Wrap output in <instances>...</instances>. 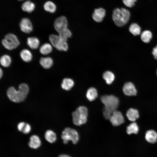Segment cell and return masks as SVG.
<instances>
[{
    "instance_id": "cell-1",
    "label": "cell",
    "mask_w": 157,
    "mask_h": 157,
    "mask_svg": "<svg viewBox=\"0 0 157 157\" xmlns=\"http://www.w3.org/2000/svg\"><path fill=\"white\" fill-rule=\"evenodd\" d=\"M29 91L27 84L22 83L19 84L18 90L13 87H9L7 90V94L12 101L19 103L23 101L26 97Z\"/></svg>"
},
{
    "instance_id": "cell-2",
    "label": "cell",
    "mask_w": 157,
    "mask_h": 157,
    "mask_svg": "<svg viewBox=\"0 0 157 157\" xmlns=\"http://www.w3.org/2000/svg\"><path fill=\"white\" fill-rule=\"evenodd\" d=\"M101 100L104 105L103 115L106 119H109L113 113L118 106L119 100L116 96L112 95L102 96Z\"/></svg>"
},
{
    "instance_id": "cell-3",
    "label": "cell",
    "mask_w": 157,
    "mask_h": 157,
    "mask_svg": "<svg viewBox=\"0 0 157 157\" xmlns=\"http://www.w3.org/2000/svg\"><path fill=\"white\" fill-rule=\"evenodd\" d=\"M130 15V12L127 9L122 8H117L113 11L112 17L116 26L122 27L127 23Z\"/></svg>"
},
{
    "instance_id": "cell-4",
    "label": "cell",
    "mask_w": 157,
    "mask_h": 157,
    "mask_svg": "<svg viewBox=\"0 0 157 157\" xmlns=\"http://www.w3.org/2000/svg\"><path fill=\"white\" fill-rule=\"evenodd\" d=\"M73 123L77 126H80L85 124L87 121L88 110L85 106H81L72 113Z\"/></svg>"
},
{
    "instance_id": "cell-5",
    "label": "cell",
    "mask_w": 157,
    "mask_h": 157,
    "mask_svg": "<svg viewBox=\"0 0 157 157\" xmlns=\"http://www.w3.org/2000/svg\"><path fill=\"white\" fill-rule=\"evenodd\" d=\"M61 137L65 144H67L69 141H71L73 144H75L79 139L78 132L75 129L69 127L65 128L62 132Z\"/></svg>"
},
{
    "instance_id": "cell-6",
    "label": "cell",
    "mask_w": 157,
    "mask_h": 157,
    "mask_svg": "<svg viewBox=\"0 0 157 157\" xmlns=\"http://www.w3.org/2000/svg\"><path fill=\"white\" fill-rule=\"evenodd\" d=\"M3 46L7 49L11 50L16 48L19 44V42L14 34L9 33L7 34L2 41Z\"/></svg>"
},
{
    "instance_id": "cell-7",
    "label": "cell",
    "mask_w": 157,
    "mask_h": 157,
    "mask_svg": "<svg viewBox=\"0 0 157 157\" xmlns=\"http://www.w3.org/2000/svg\"><path fill=\"white\" fill-rule=\"evenodd\" d=\"M49 40L52 45L59 51H66L68 49V45L66 42L63 40L59 35L53 34L50 35Z\"/></svg>"
},
{
    "instance_id": "cell-8",
    "label": "cell",
    "mask_w": 157,
    "mask_h": 157,
    "mask_svg": "<svg viewBox=\"0 0 157 157\" xmlns=\"http://www.w3.org/2000/svg\"><path fill=\"white\" fill-rule=\"evenodd\" d=\"M109 120L111 124L114 126H119L124 122V118L122 113L116 110L113 113Z\"/></svg>"
},
{
    "instance_id": "cell-9",
    "label": "cell",
    "mask_w": 157,
    "mask_h": 157,
    "mask_svg": "<svg viewBox=\"0 0 157 157\" xmlns=\"http://www.w3.org/2000/svg\"><path fill=\"white\" fill-rule=\"evenodd\" d=\"M67 20L64 16H61L57 18L54 22V28L58 33L67 28Z\"/></svg>"
},
{
    "instance_id": "cell-10",
    "label": "cell",
    "mask_w": 157,
    "mask_h": 157,
    "mask_svg": "<svg viewBox=\"0 0 157 157\" xmlns=\"http://www.w3.org/2000/svg\"><path fill=\"white\" fill-rule=\"evenodd\" d=\"M21 30L23 32L28 33L33 30V26L30 19L27 18H22L19 23Z\"/></svg>"
},
{
    "instance_id": "cell-11",
    "label": "cell",
    "mask_w": 157,
    "mask_h": 157,
    "mask_svg": "<svg viewBox=\"0 0 157 157\" xmlns=\"http://www.w3.org/2000/svg\"><path fill=\"white\" fill-rule=\"evenodd\" d=\"M124 93L128 96H133L136 94L137 92L134 84L131 82L126 83L123 88Z\"/></svg>"
},
{
    "instance_id": "cell-12",
    "label": "cell",
    "mask_w": 157,
    "mask_h": 157,
    "mask_svg": "<svg viewBox=\"0 0 157 157\" xmlns=\"http://www.w3.org/2000/svg\"><path fill=\"white\" fill-rule=\"evenodd\" d=\"M106 15V10L103 8H100L95 9L92 14L93 19L97 22H101Z\"/></svg>"
},
{
    "instance_id": "cell-13",
    "label": "cell",
    "mask_w": 157,
    "mask_h": 157,
    "mask_svg": "<svg viewBox=\"0 0 157 157\" xmlns=\"http://www.w3.org/2000/svg\"><path fill=\"white\" fill-rule=\"evenodd\" d=\"M145 139L148 142L154 144L157 141V133L154 130H149L145 133Z\"/></svg>"
},
{
    "instance_id": "cell-14",
    "label": "cell",
    "mask_w": 157,
    "mask_h": 157,
    "mask_svg": "<svg viewBox=\"0 0 157 157\" xmlns=\"http://www.w3.org/2000/svg\"><path fill=\"white\" fill-rule=\"evenodd\" d=\"M41 141L38 136L36 135L31 136L30 138L28 145L31 148L36 149L40 147Z\"/></svg>"
},
{
    "instance_id": "cell-15",
    "label": "cell",
    "mask_w": 157,
    "mask_h": 157,
    "mask_svg": "<svg viewBox=\"0 0 157 157\" xmlns=\"http://www.w3.org/2000/svg\"><path fill=\"white\" fill-rule=\"evenodd\" d=\"M126 115L129 120L133 122L135 121L139 117L138 110L133 108H130L127 110Z\"/></svg>"
},
{
    "instance_id": "cell-16",
    "label": "cell",
    "mask_w": 157,
    "mask_h": 157,
    "mask_svg": "<svg viewBox=\"0 0 157 157\" xmlns=\"http://www.w3.org/2000/svg\"><path fill=\"white\" fill-rule=\"evenodd\" d=\"M40 63L44 68L48 69L51 67L53 62L52 58L50 57H42L40 59Z\"/></svg>"
},
{
    "instance_id": "cell-17",
    "label": "cell",
    "mask_w": 157,
    "mask_h": 157,
    "mask_svg": "<svg viewBox=\"0 0 157 157\" xmlns=\"http://www.w3.org/2000/svg\"><path fill=\"white\" fill-rule=\"evenodd\" d=\"M74 85L73 80L69 78H65L63 79L61 84V87L64 90L68 91L70 90Z\"/></svg>"
},
{
    "instance_id": "cell-18",
    "label": "cell",
    "mask_w": 157,
    "mask_h": 157,
    "mask_svg": "<svg viewBox=\"0 0 157 157\" xmlns=\"http://www.w3.org/2000/svg\"><path fill=\"white\" fill-rule=\"evenodd\" d=\"M27 43L28 46L31 49H36L39 47L40 41L36 37H29L27 39Z\"/></svg>"
},
{
    "instance_id": "cell-19",
    "label": "cell",
    "mask_w": 157,
    "mask_h": 157,
    "mask_svg": "<svg viewBox=\"0 0 157 157\" xmlns=\"http://www.w3.org/2000/svg\"><path fill=\"white\" fill-rule=\"evenodd\" d=\"M98 93L96 88L91 87L88 89L86 92V97L88 100L93 101L96 99Z\"/></svg>"
},
{
    "instance_id": "cell-20",
    "label": "cell",
    "mask_w": 157,
    "mask_h": 157,
    "mask_svg": "<svg viewBox=\"0 0 157 157\" xmlns=\"http://www.w3.org/2000/svg\"><path fill=\"white\" fill-rule=\"evenodd\" d=\"M21 8L23 11L30 13L34 10L35 5L33 3L29 0H28L22 4Z\"/></svg>"
},
{
    "instance_id": "cell-21",
    "label": "cell",
    "mask_w": 157,
    "mask_h": 157,
    "mask_svg": "<svg viewBox=\"0 0 157 157\" xmlns=\"http://www.w3.org/2000/svg\"><path fill=\"white\" fill-rule=\"evenodd\" d=\"M20 55L22 59L26 62L30 61L32 58L31 53L27 49H24L22 50L20 52Z\"/></svg>"
},
{
    "instance_id": "cell-22",
    "label": "cell",
    "mask_w": 157,
    "mask_h": 157,
    "mask_svg": "<svg viewBox=\"0 0 157 157\" xmlns=\"http://www.w3.org/2000/svg\"><path fill=\"white\" fill-rule=\"evenodd\" d=\"M103 78L106 83L109 85L111 84L114 81L115 76L114 74L112 72L107 71L103 73Z\"/></svg>"
},
{
    "instance_id": "cell-23",
    "label": "cell",
    "mask_w": 157,
    "mask_h": 157,
    "mask_svg": "<svg viewBox=\"0 0 157 157\" xmlns=\"http://www.w3.org/2000/svg\"><path fill=\"white\" fill-rule=\"evenodd\" d=\"M44 137L46 140L50 143H53L56 140V133L51 130H48L46 131Z\"/></svg>"
},
{
    "instance_id": "cell-24",
    "label": "cell",
    "mask_w": 157,
    "mask_h": 157,
    "mask_svg": "<svg viewBox=\"0 0 157 157\" xmlns=\"http://www.w3.org/2000/svg\"><path fill=\"white\" fill-rule=\"evenodd\" d=\"M129 30L130 33L135 36L140 35L141 32V28L136 23L131 24L130 26Z\"/></svg>"
},
{
    "instance_id": "cell-25",
    "label": "cell",
    "mask_w": 157,
    "mask_h": 157,
    "mask_svg": "<svg viewBox=\"0 0 157 157\" xmlns=\"http://www.w3.org/2000/svg\"><path fill=\"white\" fill-rule=\"evenodd\" d=\"M138 131V126L137 123L135 122L130 124L127 127L126 132L129 135L133 133L137 134Z\"/></svg>"
},
{
    "instance_id": "cell-26",
    "label": "cell",
    "mask_w": 157,
    "mask_h": 157,
    "mask_svg": "<svg viewBox=\"0 0 157 157\" xmlns=\"http://www.w3.org/2000/svg\"><path fill=\"white\" fill-rule=\"evenodd\" d=\"M44 8L46 11L53 13L56 10V6L52 2L48 1L46 2L44 5Z\"/></svg>"
},
{
    "instance_id": "cell-27",
    "label": "cell",
    "mask_w": 157,
    "mask_h": 157,
    "mask_svg": "<svg viewBox=\"0 0 157 157\" xmlns=\"http://www.w3.org/2000/svg\"><path fill=\"white\" fill-rule=\"evenodd\" d=\"M52 50V48L51 44L45 43L42 44L40 47V51L43 55H47L51 53Z\"/></svg>"
},
{
    "instance_id": "cell-28",
    "label": "cell",
    "mask_w": 157,
    "mask_h": 157,
    "mask_svg": "<svg viewBox=\"0 0 157 157\" xmlns=\"http://www.w3.org/2000/svg\"><path fill=\"white\" fill-rule=\"evenodd\" d=\"M151 32L149 30L144 31L141 35V39L144 42L147 43L149 42L152 38Z\"/></svg>"
},
{
    "instance_id": "cell-29",
    "label": "cell",
    "mask_w": 157,
    "mask_h": 157,
    "mask_svg": "<svg viewBox=\"0 0 157 157\" xmlns=\"http://www.w3.org/2000/svg\"><path fill=\"white\" fill-rule=\"evenodd\" d=\"M59 36L63 41H66L68 38L71 37L72 34L70 31L67 28L58 33Z\"/></svg>"
},
{
    "instance_id": "cell-30",
    "label": "cell",
    "mask_w": 157,
    "mask_h": 157,
    "mask_svg": "<svg viewBox=\"0 0 157 157\" xmlns=\"http://www.w3.org/2000/svg\"><path fill=\"white\" fill-rule=\"evenodd\" d=\"M11 60L10 57L7 55H4L0 58V62L1 65L5 67H8L11 64Z\"/></svg>"
},
{
    "instance_id": "cell-31",
    "label": "cell",
    "mask_w": 157,
    "mask_h": 157,
    "mask_svg": "<svg viewBox=\"0 0 157 157\" xmlns=\"http://www.w3.org/2000/svg\"><path fill=\"white\" fill-rule=\"evenodd\" d=\"M123 3L129 8L132 7L137 0H122Z\"/></svg>"
},
{
    "instance_id": "cell-32",
    "label": "cell",
    "mask_w": 157,
    "mask_h": 157,
    "mask_svg": "<svg viewBox=\"0 0 157 157\" xmlns=\"http://www.w3.org/2000/svg\"><path fill=\"white\" fill-rule=\"evenodd\" d=\"M31 130V127L30 125L28 123H26L22 132L24 134H27L30 132Z\"/></svg>"
},
{
    "instance_id": "cell-33",
    "label": "cell",
    "mask_w": 157,
    "mask_h": 157,
    "mask_svg": "<svg viewBox=\"0 0 157 157\" xmlns=\"http://www.w3.org/2000/svg\"><path fill=\"white\" fill-rule=\"evenodd\" d=\"M26 123L23 122L19 123L17 126L18 130L20 131H22Z\"/></svg>"
},
{
    "instance_id": "cell-34",
    "label": "cell",
    "mask_w": 157,
    "mask_h": 157,
    "mask_svg": "<svg viewBox=\"0 0 157 157\" xmlns=\"http://www.w3.org/2000/svg\"><path fill=\"white\" fill-rule=\"evenodd\" d=\"M152 54L153 55L154 58L157 59V45L153 48L152 51Z\"/></svg>"
},
{
    "instance_id": "cell-35",
    "label": "cell",
    "mask_w": 157,
    "mask_h": 157,
    "mask_svg": "<svg viewBox=\"0 0 157 157\" xmlns=\"http://www.w3.org/2000/svg\"><path fill=\"white\" fill-rule=\"evenodd\" d=\"M58 157H71L70 156L65 154L61 155L59 156Z\"/></svg>"
},
{
    "instance_id": "cell-36",
    "label": "cell",
    "mask_w": 157,
    "mask_h": 157,
    "mask_svg": "<svg viewBox=\"0 0 157 157\" xmlns=\"http://www.w3.org/2000/svg\"><path fill=\"white\" fill-rule=\"evenodd\" d=\"M3 75V72L2 71L1 69V68H0V78H1V77H2Z\"/></svg>"
},
{
    "instance_id": "cell-37",
    "label": "cell",
    "mask_w": 157,
    "mask_h": 157,
    "mask_svg": "<svg viewBox=\"0 0 157 157\" xmlns=\"http://www.w3.org/2000/svg\"><path fill=\"white\" fill-rule=\"evenodd\" d=\"M19 1H22V0H18Z\"/></svg>"
},
{
    "instance_id": "cell-38",
    "label": "cell",
    "mask_w": 157,
    "mask_h": 157,
    "mask_svg": "<svg viewBox=\"0 0 157 157\" xmlns=\"http://www.w3.org/2000/svg\"></svg>"
}]
</instances>
